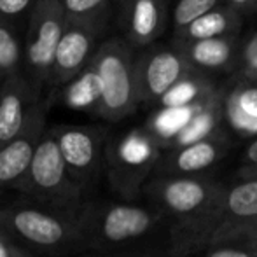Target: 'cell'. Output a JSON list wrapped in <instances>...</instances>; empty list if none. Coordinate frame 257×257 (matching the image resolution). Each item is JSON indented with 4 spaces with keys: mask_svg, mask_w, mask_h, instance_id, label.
I'll return each instance as SVG.
<instances>
[{
    "mask_svg": "<svg viewBox=\"0 0 257 257\" xmlns=\"http://www.w3.org/2000/svg\"><path fill=\"white\" fill-rule=\"evenodd\" d=\"M37 0H0V25L18 32L21 23H27Z\"/></svg>",
    "mask_w": 257,
    "mask_h": 257,
    "instance_id": "7402d4cb",
    "label": "cell"
},
{
    "mask_svg": "<svg viewBox=\"0 0 257 257\" xmlns=\"http://www.w3.org/2000/svg\"><path fill=\"white\" fill-rule=\"evenodd\" d=\"M222 2L227 4L229 7H233V9H236L241 16L247 13H254V11H257L255 0H222Z\"/></svg>",
    "mask_w": 257,
    "mask_h": 257,
    "instance_id": "f546056e",
    "label": "cell"
},
{
    "mask_svg": "<svg viewBox=\"0 0 257 257\" xmlns=\"http://www.w3.org/2000/svg\"><path fill=\"white\" fill-rule=\"evenodd\" d=\"M234 93H236V102L241 110L250 117L257 119V84L243 81L241 86L234 89Z\"/></svg>",
    "mask_w": 257,
    "mask_h": 257,
    "instance_id": "83f0119b",
    "label": "cell"
},
{
    "mask_svg": "<svg viewBox=\"0 0 257 257\" xmlns=\"http://www.w3.org/2000/svg\"><path fill=\"white\" fill-rule=\"evenodd\" d=\"M194 117L193 107H180V108H166L165 112L158 115L156 119V130L159 135L172 137L175 133L182 132L191 119Z\"/></svg>",
    "mask_w": 257,
    "mask_h": 257,
    "instance_id": "44dd1931",
    "label": "cell"
},
{
    "mask_svg": "<svg viewBox=\"0 0 257 257\" xmlns=\"http://www.w3.org/2000/svg\"><path fill=\"white\" fill-rule=\"evenodd\" d=\"M153 156L151 142L139 132L126 135L119 144H115L112 151L110 161L114 163V170H135L144 166Z\"/></svg>",
    "mask_w": 257,
    "mask_h": 257,
    "instance_id": "2e32d148",
    "label": "cell"
},
{
    "mask_svg": "<svg viewBox=\"0 0 257 257\" xmlns=\"http://www.w3.org/2000/svg\"><path fill=\"white\" fill-rule=\"evenodd\" d=\"M247 156H248V159H250V161L257 163V140H255L254 144H252L250 147H248V151H247Z\"/></svg>",
    "mask_w": 257,
    "mask_h": 257,
    "instance_id": "1f68e13d",
    "label": "cell"
},
{
    "mask_svg": "<svg viewBox=\"0 0 257 257\" xmlns=\"http://www.w3.org/2000/svg\"><path fill=\"white\" fill-rule=\"evenodd\" d=\"M51 93L54 95V100L58 98L65 107L72 108V110L98 114L103 96V84L95 61L91 60V63L81 74H77L70 82Z\"/></svg>",
    "mask_w": 257,
    "mask_h": 257,
    "instance_id": "5bb4252c",
    "label": "cell"
},
{
    "mask_svg": "<svg viewBox=\"0 0 257 257\" xmlns=\"http://www.w3.org/2000/svg\"><path fill=\"white\" fill-rule=\"evenodd\" d=\"M215 156H217L215 147L210 142L201 140V142L187 146L179 154V158H177V165L184 172H196V170L206 168L208 165H212Z\"/></svg>",
    "mask_w": 257,
    "mask_h": 257,
    "instance_id": "ffe728a7",
    "label": "cell"
},
{
    "mask_svg": "<svg viewBox=\"0 0 257 257\" xmlns=\"http://www.w3.org/2000/svg\"><path fill=\"white\" fill-rule=\"evenodd\" d=\"M54 103V95L49 93L41 100L28 115L23 130L0 149V191H16L28 173L34 156L48 132V114Z\"/></svg>",
    "mask_w": 257,
    "mask_h": 257,
    "instance_id": "52a82bcc",
    "label": "cell"
},
{
    "mask_svg": "<svg viewBox=\"0 0 257 257\" xmlns=\"http://www.w3.org/2000/svg\"><path fill=\"white\" fill-rule=\"evenodd\" d=\"M128 2H130V0H115V4H117V9H119V11H121L122 7H124Z\"/></svg>",
    "mask_w": 257,
    "mask_h": 257,
    "instance_id": "d6a6232c",
    "label": "cell"
},
{
    "mask_svg": "<svg viewBox=\"0 0 257 257\" xmlns=\"http://www.w3.org/2000/svg\"><path fill=\"white\" fill-rule=\"evenodd\" d=\"M0 257H35L18 243H14L6 233L0 231Z\"/></svg>",
    "mask_w": 257,
    "mask_h": 257,
    "instance_id": "f1b7e54d",
    "label": "cell"
},
{
    "mask_svg": "<svg viewBox=\"0 0 257 257\" xmlns=\"http://www.w3.org/2000/svg\"><path fill=\"white\" fill-rule=\"evenodd\" d=\"M212 130V115L200 114L191 119V122L180 132V142L182 144H196Z\"/></svg>",
    "mask_w": 257,
    "mask_h": 257,
    "instance_id": "4316f807",
    "label": "cell"
},
{
    "mask_svg": "<svg viewBox=\"0 0 257 257\" xmlns=\"http://www.w3.org/2000/svg\"><path fill=\"white\" fill-rule=\"evenodd\" d=\"M68 21L103 34L110 18V0H61Z\"/></svg>",
    "mask_w": 257,
    "mask_h": 257,
    "instance_id": "9a60e30c",
    "label": "cell"
},
{
    "mask_svg": "<svg viewBox=\"0 0 257 257\" xmlns=\"http://www.w3.org/2000/svg\"><path fill=\"white\" fill-rule=\"evenodd\" d=\"M16 191L25 200L70 215H79L84 208L82 189L68 173L51 128L46 132L28 173Z\"/></svg>",
    "mask_w": 257,
    "mask_h": 257,
    "instance_id": "7a4b0ae2",
    "label": "cell"
},
{
    "mask_svg": "<svg viewBox=\"0 0 257 257\" xmlns=\"http://www.w3.org/2000/svg\"><path fill=\"white\" fill-rule=\"evenodd\" d=\"M124 39L133 49L156 44L170 20L168 0H130L119 11Z\"/></svg>",
    "mask_w": 257,
    "mask_h": 257,
    "instance_id": "8fae6325",
    "label": "cell"
},
{
    "mask_svg": "<svg viewBox=\"0 0 257 257\" xmlns=\"http://www.w3.org/2000/svg\"><path fill=\"white\" fill-rule=\"evenodd\" d=\"M42 98V91L35 88L25 72L0 84V149L23 130L28 115Z\"/></svg>",
    "mask_w": 257,
    "mask_h": 257,
    "instance_id": "30bf717a",
    "label": "cell"
},
{
    "mask_svg": "<svg viewBox=\"0 0 257 257\" xmlns=\"http://www.w3.org/2000/svg\"><path fill=\"white\" fill-rule=\"evenodd\" d=\"M0 231L35 257H75L84 252L77 215L25 198L0 208Z\"/></svg>",
    "mask_w": 257,
    "mask_h": 257,
    "instance_id": "6da1fadb",
    "label": "cell"
},
{
    "mask_svg": "<svg viewBox=\"0 0 257 257\" xmlns=\"http://www.w3.org/2000/svg\"><path fill=\"white\" fill-rule=\"evenodd\" d=\"M58 149L72 179L84 191L98 172L105 144V130L98 126L58 124L51 128Z\"/></svg>",
    "mask_w": 257,
    "mask_h": 257,
    "instance_id": "ba28073f",
    "label": "cell"
},
{
    "mask_svg": "<svg viewBox=\"0 0 257 257\" xmlns=\"http://www.w3.org/2000/svg\"><path fill=\"white\" fill-rule=\"evenodd\" d=\"M205 200V191L198 182L193 180H179L168 184L165 189V201L175 212H189L194 210Z\"/></svg>",
    "mask_w": 257,
    "mask_h": 257,
    "instance_id": "ac0fdd59",
    "label": "cell"
},
{
    "mask_svg": "<svg viewBox=\"0 0 257 257\" xmlns=\"http://www.w3.org/2000/svg\"><path fill=\"white\" fill-rule=\"evenodd\" d=\"M241 48L243 41L233 37L210 39V41L193 42L179 48L186 58L193 74H227L238 68L240 72Z\"/></svg>",
    "mask_w": 257,
    "mask_h": 257,
    "instance_id": "7c38bea8",
    "label": "cell"
},
{
    "mask_svg": "<svg viewBox=\"0 0 257 257\" xmlns=\"http://www.w3.org/2000/svg\"><path fill=\"white\" fill-rule=\"evenodd\" d=\"M229 208L240 217L257 215V182L234 187L229 194Z\"/></svg>",
    "mask_w": 257,
    "mask_h": 257,
    "instance_id": "603a6c76",
    "label": "cell"
},
{
    "mask_svg": "<svg viewBox=\"0 0 257 257\" xmlns=\"http://www.w3.org/2000/svg\"><path fill=\"white\" fill-rule=\"evenodd\" d=\"M67 21L61 0H37L27 21L23 72L42 93L46 88L51 89L54 54Z\"/></svg>",
    "mask_w": 257,
    "mask_h": 257,
    "instance_id": "277c9868",
    "label": "cell"
},
{
    "mask_svg": "<svg viewBox=\"0 0 257 257\" xmlns=\"http://www.w3.org/2000/svg\"><path fill=\"white\" fill-rule=\"evenodd\" d=\"M212 257H248V255L243 254V252H238V250H219Z\"/></svg>",
    "mask_w": 257,
    "mask_h": 257,
    "instance_id": "4dcf8cb0",
    "label": "cell"
},
{
    "mask_svg": "<svg viewBox=\"0 0 257 257\" xmlns=\"http://www.w3.org/2000/svg\"><path fill=\"white\" fill-rule=\"evenodd\" d=\"M102 34L75 21H67L65 32L56 48L51 74V91L70 82L81 74L95 58L98 49V39Z\"/></svg>",
    "mask_w": 257,
    "mask_h": 257,
    "instance_id": "9c48e42d",
    "label": "cell"
},
{
    "mask_svg": "<svg viewBox=\"0 0 257 257\" xmlns=\"http://www.w3.org/2000/svg\"><path fill=\"white\" fill-rule=\"evenodd\" d=\"M77 219L84 248L82 254H98L103 247L133 240L151 227L149 213L132 205H112L107 208L84 205Z\"/></svg>",
    "mask_w": 257,
    "mask_h": 257,
    "instance_id": "5b68a950",
    "label": "cell"
},
{
    "mask_svg": "<svg viewBox=\"0 0 257 257\" xmlns=\"http://www.w3.org/2000/svg\"><path fill=\"white\" fill-rule=\"evenodd\" d=\"M241 16L236 9L229 7L227 4H220L210 13L203 14L196 21L186 27L182 32L173 35L172 44L175 48H184L193 42L210 41V39H220V37H233L238 34L241 27Z\"/></svg>",
    "mask_w": 257,
    "mask_h": 257,
    "instance_id": "4fadbf2b",
    "label": "cell"
},
{
    "mask_svg": "<svg viewBox=\"0 0 257 257\" xmlns=\"http://www.w3.org/2000/svg\"><path fill=\"white\" fill-rule=\"evenodd\" d=\"M255 9H257V0H255Z\"/></svg>",
    "mask_w": 257,
    "mask_h": 257,
    "instance_id": "836d02e7",
    "label": "cell"
},
{
    "mask_svg": "<svg viewBox=\"0 0 257 257\" xmlns=\"http://www.w3.org/2000/svg\"><path fill=\"white\" fill-rule=\"evenodd\" d=\"M243 81L257 84V34L250 41L243 42L241 48V61H240V72Z\"/></svg>",
    "mask_w": 257,
    "mask_h": 257,
    "instance_id": "d4e9b609",
    "label": "cell"
},
{
    "mask_svg": "<svg viewBox=\"0 0 257 257\" xmlns=\"http://www.w3.org/2000/svg\"><path fill=\"white\" fill-rule=\"evenodd\" d=\"M220 4H222V0H177L173 9L170 11L173 35L182 32L193 21H196L203 14L215 9Z\"/></svg>",
    "mask_w": 257,
    "mask_h": 257,
    "instance_id": "d6986e66",
    "label": "cell"
},
{
    "mask_svg": "<svg viewBox=\"0 0 257 257\" xmlns=\"http://www.w3.org/2000/svg\"><path fill=\"white\" fill-rule=\"evenodd\" d=\"M135 49L126 39L112 37L103 41L93 58L103 84L100 117L121 119L128 115L140 102L135 74Z\"/></svg>",
    "mask_w": 257,
    "mask_h": 257,
    "instance_id": "3957f363",
    "label": "cell"
},
{
    "mask_svg": "<svg viewBox=\"0 0 257 257\" xmlns=\"http://www.w3.org/2000/svg\"><path fill=\"white\" fill-rule=\"evenodd\" d=\"M23 72V42L16 30L0 25V84Z\"/></svg>",
    "mask_w": 257,
    "mask_h": 257,
    "instance_id": "e0dca14e",
    "label": "cell"
},
{
    "mask_svg": "<svg viewBox=\"0 0 257 257\" xmlns=\"http://www.w3.org/2000/svg\"><path fill=\"white\" fill-rule=\"evenodd\" d=\"M135 74L140 100H163L193 72L179 48L153 44L135 56Z\"/></svg>",
    "mask_w": 257,
    "mask_h": 257,
    "instance_id": "8992f818",
    "label": "cell"
},
{
    "mask_svg": "<svg viewBox=\"0 0 257 257\" xmlns=\"http://www.w3.org/2000/svg\"><path fill=\"white\" fill-rule=\"evenodd\" d=\"M193 74L182 81L180 84H177L165 98L161 100L168 108H180V107H191V103L198 98L200 95V84L198 81H193Z\"/></svg>",
    "mask_w": 257,
    "mask_h": 257,
    "instance_id": "cb8c5ba5",
    "label": "cell"
},
{
    "mask_svg": "<svg viewBox=\"0 0 257 257\" xmlns=\"http://www.w3.org/2000/svg\"><path fill=\"white\" fill-rule=\"evenodd\" d=\"M226 108H227V115H229L233 126H236L238 130H243V132H248V133L257 132V119L250 117V115H247L241 110L240 105L236 102V93H234V89L227 95Z\"/></svg>",
    "mask_w": 257,
    "mask_h": 257,
    "instance_id": "484cf974",
    "label": "cell"
}]
</instances>
